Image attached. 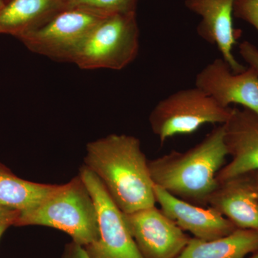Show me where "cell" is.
<instances>
[{"label":"cell","mask_w":258,"mask_h":258,"mask_svg":"<svg viewBox=\"0 0 258 258\" xmlns=\"http://www.w3.org/2000/svg\"><path fill=\"white\" fill-rule=\"evenodd\" d=\"M86 166L98 176L124 214L155 206L149 161L138 138L110 134L86 146Z\"/></svg>","instance_id":"1"},{"label":"cell","mask_w":258,"mask_h":258,"mask_svg":"<svg viewBox=\"0 0 258 258\" xmlns=\"http://www.w3.org/2000/svg\"><path fill=\"white\" fill-rule=\"evenodd\" d=\"M251 258H258V251L254 252V253H253V255H252Z\"/></svg>","instance_id":"25"},{"label":"cell","mask_w":258,"mask_h":258,"mask_svg":"<svg viewBox=\"0 0 258 258\" xmlns=\"http://www.w3.org/2000/svg\"><path fill=\"white\" fill-rule=\"evenodd\" d=\"M235 0H185V6L201 17L198 33L203 40L215 45L222 58L234 74H240L247 68L235 58L232 51L240 36V30L233 26Z\"/></svg>","instance_id":"11"},{"label":"cell","mask_w":258,"mask_h":258,"mask_svg":"<svg viewBox=\"0 0 258 258\" xmlns=\"http://www.w3.org/2000/svg\"><path fill=\"white\" fill-rule=\"evenodd\" d=\"M139 30L135 12L106 15L91 30L72 62L84 70L120 71L138 55Z\"/></svg>","instance_id":"4"},{"label":"cell","mask_w":258,"mask_h":258,"mask_svg":"<svg viewBox=\"0 0 258 258\" xmlns=\"http://www.w3.org/2000/svg\"><path fill=\"white\" fill-rule=\"evenodd\" d=\"M228 155L225 127H215L202 142L184 152L171 151L149 161L154 184L176 198L194 205L208 207L216 189L217 175Z\"/></svg>","instance_id":"2"},{"label":"cell","mask_w":258,"mask_h":258,"mask_svg":"<svg viewBox=\"0 0 258 258\" xmlns=\"http://www.w3.org/2000/svg\"><path fill=\"white\" fill-rule=\"evenodd\" d=\"M64 8H81L103 14L132 13L136 0H63Z\"/></svg>","instance_id":"17"},{"label":"cell","mask_w":258,"mask_h":258,"mask_svg":"<svg viewBox=\"0 0 258 258\" xmlns=\"http://www.w3.org/2000/svg\"><path fill=\"white\" fill-rule=\"evenodd\" d=\"M106 15L85 8H64L18 38L35 53L72 62L90 32Z\"/></svg>","instance_id":"6"},{"label":"cell","mask_w":258,"mask_h":258,"mask_svg":"<svg viewBox=\"0 0 258 258\" xmlns=\"http://www.w3.org/2000/svg\"><path fill=\"white\" fill-rule=\"evenodd\" d=\"M239 52L249 67L255 70L258 74V48L249 41H243L239 45Z\"/></svg>","instance_id":"19"},{"label":"cell","mask_w":258,"mask_h":258,"mask_svg":"<svg viewBox=\"0 0 258 258\" xmlns=\"http://www.w3.org/2000/svg\"><path fill=\"white\" fill-rule=\"evenodd\" d=\"M11 225H13V223L10 222H3V223L0 224V238H1L2 236L4 234L5 231L7 230V229Z\"/></svg>","instance_id":"22"},{"label":"cell","mask_w":258,"mask_h":258,"mask_svg":"<svg viewBox=\"0 0 258 258\" xmlns=\"http://www.w3.org/2000/svg\"><path fill=\"white\" fill-rule=\"evenodd\" d=\"M195 87L222 107L235 103L258 114V74L252 68L234 74L223 59H215L197 75Z\"/></svg>","instance_id":"9"},{"label":"cell","mask_w":258,"mask_h":258,"mask_svg":"<svg viewBox=\"0 0 258 258\" xmlns=\"http://www.w3.org/2000/svg\"><path fill=\"white\" fill-rule=\"evenodd\" d=\"M60 185L40 184L15 176L0 164V205L21 212L36 208Z\"/></svg>","instance_id":"16"},{"label":"cell","mask_w":258,"mask_h":258,"mask_svg":"<svg viewBox=\"0 0 258 258\" xmlns=\"http://www.w3.org/2000/svg\"><path fill=\"white\" fill-rule=\"evenodd\" d=\"M232 108L219 105L198 88L180 90L156 105L149 115L153 133L163 144L171 137L195 133L208 123L223 125Z\"/></svg>","instance_id":"5"},{"label":"cell","mask_w":258,"mask_h":258,"mask_svg":"<svg viewBox=\"0 0 258 258\" xmlns=\"http://www.w3.org/2000/svg\"><path fill=\"white\" fill-rule=\"evenodd\" d=\"M156 203L166 217L195 238L213 240L230 235L237 229L226 217L210 207L194 205L154 184Z\"/></svg>","instance_id":"12"},{"label":"cell","mask_w":258,"mask_h":258,"mask_svg":"<svg viewBox=\"0 0 258 258\" xmlns=\"http://www.w3.org/2000/svg\"><path fill=\"white\" fill-rule=\"evenodd\" d=\"M251 174H252V177H253L254 182H255L256 186H257L258 189V171L251 173Z\"/></svg>","instance_id":"23"},{"label":"cell","mask_w":258,"mask_h":258,"mask_svg":"<svg viewBox=\"0 0 258 258\" xmlns=\"http://www.w3.org/2000/svg\"><path fill=\"white\" fill-rule=\"evenodd\" d=\"M124 217L144 258H176L191 239L156 205Z\"/></svg>","instance_id":"8"},{"label":"cell","mask_w":258,"mask_h":258,"mask_svg":"<svg viewBox=\"0 0 258 258\" xmlns=\"http://www.w3.org/2000/svg\"><path fill=\"white\" fill-rule=\"evenodd\" d=\"M258 251V231L236 229L230 235L213 240L190 239L176 258H244Z\"/></svg>","instance_id":"15"},{"label":"cell","mask_w":258,"mask_h":258,"mask_svg":"<svg viewBox=\"0 0 258 258\" xmlns=\"http://www.w3.org/2000/svg\"><path fill=\"white\" fill-rule=\"evenodd\" d=\"M5 4V3L3 1V0H0V10L3 8V6H4Z\"/></svg>","instance_id":"24"},{"label":"cell","mask_w":258,"mask_h":258,"mask_svg":"<svg viewBox=\"0 0 258 258\" xmlns=\"http://www.w3.org/2000/svg\"><path fill=\"white\" fill-rule=\"evenodd\" d=\"M19 215H20V212L16 210H10V209L4 208L0 205V224L10 222H12L13 225Z\"/></svg>","instance_id":"21"},{"label":"cell","mask_w":258,"mask_h":258,"mask_svg":"<svg viewBox=\"0 0 258 258\" xmlns=\"http://www.w3.org/2000/svg\"><path fill=\"white\" fill-rule=\"evenodd\" d=\"M208 206L237 228L258 231V189L251 174L218 183Z\"/></svg>","instance_id":"13"},{"label":"cell","mask_w":258,"mask_h":258,"mask_svg":"<svg viewBox=\"0 0 258 258\" xmlns=\"http://www.w3.org/2000/svg\"><path fill=\"white\" fill-rule=\"evenodd\" d=\"M79 175L87 186L98 212L99 237L84 248L91 258H144L134 241L124 213L113 201L104 185L86 166Z\"/></svg>","instance_id":"7"},{"label":"cell","mask_w":258,"mask_h":258,"mask_svg":"<svg viewBox=\"0 0 258 258\" xmlns=\"http://www.w3.org/2000/svg\"><path fill=\"white\" fill-rule=\"evenodd\" d=\"M61 258H91L83 246L71 242L66 244Z\"/></svg>","instance_id":"20"},{"label":"cell","mask_w":258,"mask_h":258,"mask_svg":"<svg viewBox=\"0 0 258 258\" xmlns=\"http://www.w3.org/2000/svg\"><path fill=\"white\" fill-rule=\"evenodd\" d=\"M64 8L63 0H11L0 10V34L18 37Z\"/></svg>","instance_id":"14"},{"label":"cell","mask_w":258,"mask_h":258,"mask_svg":"<svg viewBox=\"0 0 258 258\" xmlns=\"http://www.w3.org/2000/svg\"><path fill=\"white\" fill-rule=\"evenodd\" d=\"M224 127L226 147L232 160L219 171L218 183L258 171L257 113L247 108H232Z\"/></svg>","instance_id":"10"},{"label":"cell","mask_w":258,"mask_h":258,"mask_svg":"<svg viewBox=\"0 0 258 258\" xmlns=\"http://www.w3.org/2000/svg\"><path fill=\"white\" fill-rule=\"evenodd\" d=\"M233 15L250 24L258 32V0H235Z\"/></svg>","instance_id":"18"},{"label":"cell","mask_w":258,"mask_h":258,"mask_svg":"<svg viewBox=\"0 0 258 258\" xmlns=\"http://www.w3.org/2000/svg\"><path fill=\"white\" fill-rule=\"evenodd\" d=\"M13 225L44 226L63 231L83 247L99 237L96 205L79 175L60 184L36 208L20 213Z\"/></svg>","instance_id":"3"}]
</instances>
